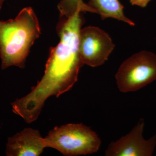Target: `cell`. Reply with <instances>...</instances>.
<instances>
[{
    "mask_svg": "<svg viewBox=\"0 0 156 156\" xmlns=\"http://www.w3.org/2000/svg\"><path fill=\"white\" fill-rule=\"evenodd\" d=\"M44 138L39 131L26 128L9 137L6 153L8 156H39L46 148Z\"/></svg>",
    "mask_w": 156,
    "mask_h": 156,
    "instance_id": "cell-7",
    "label": "cell"
},
{
    "mask_svg": "<svg viewBox=\"0 0 156 156\" xmlns=\"http://www.w3.org/2000/svg\"><path fill=\"white\" fill-rule=\"evenodd\" d=\"M87 5L100 15L101 19L112 18L134 26L135 23L125 16L124 6L119 0H89Z\"/></svg>",
    "mask_w": 156,
    "mask_h": 156,
    "instance_id": "cell-8",
    "label": "cell"
},
{
    "mask_svg": "<svg viewBox=\"0 0 156 156\" xmlns=\"http://www.w3.org/2000/svg\"><path fill=\"white\" fill-rule=\"evenodd\" d=\"M115 77L121 92L142 89L156 80V54L146 50L135 53L120 66Z\"/></svg>",
    "mask_w": 156,
    "mask_h": 156,
    "instance_id": "cell-4",
    "label": "cell"
},
{
    "mask_svg": "<svg viewBox=\"0 0 156 156\" xmlns=\"http://www.w3.org/2000/svg\"><path fill=\"white\" fill-rule=\"evenodd\" d=\"M77 11L66 19H60L57 31L60 41L51 48L44 74L27 95L12 103L13 112L27 123L35 121L46 100L58 97L70 90L77 81L83 65L79 51V38L84 18Z\"/></svg>",
    "mask_w": 156,
    "mask_h": 156,
    "instance_id": "cell-1",
    "label": "cell"
},
{
    "mask_svg": "<svg viewBox=\"0 0 156 156\" xmlns=\"http://www.w3.org/2000/svg\"><path fill=\"white\" fill-rule=\"evenodd\" d=\"M6 0H0V10L2 9V6L3 5V3Z\"/></svg>",
    "mask_w": 156,
    "mask_h": 156,
    "instance_id": "cell-11",
    "label": "cell"
},
{
    "mask_svg": "<svg viewBox=\"0 0 156 156\" xmlns=\"http://www.w3.org/2000/svg\"><path fill=\"white\" fill-rule=\"evenodd\" d=\"M151 1V0H130V2L132 5H136L141 8H144L147 7Z\"/></svg>",
    "mask_w": 156,
    "mask_h": 156,
    "instance_id": "cell-10",
    "label": "cell"
},
{
    "mask_svg": "<svg viewBox=\"0 0 156 156\" xmlns=\"http://www.w3.org/2000/svg\"><path fill=\"white\" fill-rule=\"evenodd\" d=\"M46 147L57 150L65 156L90 154L97 152L101 140L97 134L82 124L56 127L44 138Z\"/></svg>",
    "mask_w": 156,
    "mask_h": 156,
    "instance_id": "cell-3",
    "label": "cell"
},
{
    "mask_svg": "<svg viewBox=\"0 0 156 156\" xmlns=\"http://www.w3.org/2000/svg\"><path fill=\"white\" fill-rule=\"evenodd\" d=\"M60 12V19H66L78 11L94 13L83 0H61L58 5Z\"/></svg>",
    "mask_w": 156,
    "mask_h": 156,
    "instance_id": "cell-9",
    "label": "cell"
},
{
    "mask_svg": "<svg viewBox=\"0 0 156 156\" xmlns=\"http://www.w3.org/2000/svg\"><path fill=\"white\" fill-rule=\"evenodd\" d=\"M41 34L38 20L30 7L23 9L14 19L0 20L2 69L24 67L31 47Z\"/></svg>",
    "mask_w": 156,
    "mask_h": 156,
    "instance_id": "cell-2",
    "label": "cell"
},
{
    "mask_svg": "<svg viewBox=\"0 0 156 156\" xmlns=\"http://www.w3.org/2000/svg\"><path fill=\"white\" fill-rule=\"evenodd\" d=\"M144 121L140 119L131 131L116 141H112L105 150L106 156H151L156 146V134L145 140L143 136Z\"/></svg>",
    "mask_w": 156,
    "mask_h": 156,
    "instance_id": "cell-6",
    "label": "cell"
},
{
    "mask_svg": "<svg viewBox=\"0 0 156 156\" xmlns=\"http://www.w3.org/2000/svg\"><path fill=\"white\" fill-rule=\"evenodd\" d=\"M115 47L108 34L101 29L91 26L81 29L79 51L84 64L92 67L102 65Z\"/></svg>",
    "mask_w": 156,
    "mask_h": 156,
    "instance_id": "cell-5",
    "label": "cell"
}]
</instances>
